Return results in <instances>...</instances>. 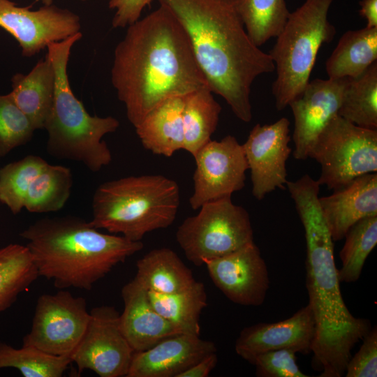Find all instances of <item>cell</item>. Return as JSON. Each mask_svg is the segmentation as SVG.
I'll list each match as a JSON object with an SVG mask.
<instances>
[{
  "label": "cell",
  "mask_w": 377,
  "mask_h": 377,
  "mask_svg": "<svg viewBox=\"0 0 377 377\" xmlns=\"http://www.w3.org/2000/svg\"><path fill=\"white\" fill-rule=\"evenodd\" d=\"M338 115L362 128L377 130V61L348 78Z\"/></svg>",
  "instance_id": "obj_27"
},
{
  "label": "cell",
  "mask_w": 377,
  "mask_h": 377,
  "mask_svg": "<svg viewBox=\"0 0 377 377\" xmlns=\"http://www.w3.org/2000/svg\"><path fill=\"white\" fill-rule=\"evenodd\" d=\"M199 212L178 227L177 242L186 258L196 266L222 257L253 242L248 212L234 204L231 197L204 203Z\"/></svg>",
  "instance_id": "obj_8"
},
{
  "label": "cell",
  "mask_w": 377,
  "mask_h": 377,
  "mask_svg": "<svg viewBox=\"0 0 377 377\" xmlns=\"http://www.w3.org/2000/svg\"><path fill=\"white\" fill-rule=\"evenodd\" d=\"M78 1H86V0H78Z\"/></svg>",
  "instance_id": "obj_41"
},
{
  "label": "cell",
  "mask_w": 377,
  "mask_h": 377,
  "mask_svg": "<svg viewBox=\"0 0 377 377\" xmlns=\"http://www.w3.org/2000/svg\"><path fill=\"white\" fill-rule=\"evenodd\" d=\"M11 84L12 90L8 94L10 98L35 130L44 129L52 109L55 88L54 69L47 54L27 74L13 75Z\"/></svg>",
  "instance_id": "obj_21"
},
{
  "label": "cell",
  "mask_w": 377,
  "mask_h": 377,
  "mask_svg": "<svg viewBox=\"0 0 377 377\" xmlns=\"http://www.w3.org/2000/svg\"><path fill=\"white\" fill-rule=\"evenodd\" d=\"M289 120L282 117L271 124H256L242 144L251 172L252 195L258 200L276 188L286 189V161L292 151L288 144Z\"/></svg>",
  "instance_id": "obj_14"
},
{
  "label": "cell",
  "mask_w": 377,
  "mask_h": 377,
  "mask_svg": "<svg viewBox=\"0 0 377 377\" xmlns=\"http://www.w3.org/2000/svg\"><path fill=\"white\" fill-rule=\"evenodd\" d=\"M216 352L214 342L179 334L135 352L126 377H178L204 357Z\"/></svg>",
  "instance_id": "obj_18"
},
{
  "label": "cell",
  "mask_w": 377,
  "mask_h": 377,
  "mask_svg": "<svg viewBox=\"0 0 377 377\" xmlns=\"http://www.w3.org/2000/svg\"><path fill=\"white\" fill-rule=\"evenodd\" d=\"M235 3L250 39L258 47L276 38L290 15L286 0H235Z\"/></svg>",
  "instance_id": "obj_30"
},
{
  "label": "cell",
  "mask_w": 377,
  "mask_h": 377,
  "mask_svg": "<svg viewBox=\"0 0 377 377\" xmlns=\"http://www.w3.org/2000/svg\"><path fill=\"white\" fill-rule=\"evenodd\" d=\"M72 185L68 168L47 163L31 182L24 208L31 213L57 212L70 197Z\"/></svg>",
  "instance_id": "obj_29"
},
{
  "label": "cell",
  "mask_w": 377,
  "mask_h": 377,
  "mask_svg": "<svg viewBox=\"0 0 377 377\" xmlns=\"http://www.w3.org/2000/svg\"><path fill=\"white\" fill-rule=\"evenodd\" d=\"M153 308L184 334L200 336V316L207 305L203 283L195 281L187 289L174 293L147 290Z\"/></svg>",
  "instance_id": "obj_26"
},
{
  "label": "cell",
  "mask_w": 377,
  "mask_h": 377,
  "mask_svg": "<svg viewBox=\"0 0 377 377\" xmlns=\"http://www.w3.org/2000/svg\"><path fill=\"white\" fill-rule=\"evenodd\" d=\"M359 350L350 357L346 365V377L377 376V329L371 328L362 339Z\"/></svg>",
  "instance_id": "obj_36"
},
{
  "label": "cell",
  "mask_w": 377,
  "mask_h": 377,
  "mask_svg": "<svg viewBox=\"0 0 377 377\" xmlns=\"http://www.w3.org/2000/svg\"><path fill=\"white\" fill-rule=\"evenodd\" d=\"M43 5H51L53 3V0H41Z\"/></svg>",
  "instance_id": "obj_40"
},
{
  "label": "cell",
  "mask_w": 377,
  "mask_h": 377,
  "mask_svg": "<svg viewBox=\"0 0 377 377\" xmlns=\"http://www.w3.org/2000/svg\"><path fill=\"white\" fill-rule=\"evenodd\" d=\"M309 158L321 166L320 186L339 189L357 177L377 172V130L357 126L337 115L320 133Z\"/></svg>",
  "instance_id": "obj_9"
},
{
  "label": "cell",
  "mask_w": 377,
  "mask_h": 377,
  "mask_svg": "<svg viewBox=\"0 0 377 377\" xmlns=\"http://www.w3.org/2000/svg\"><path fill=\"white\" fill-rule=\"evenodd\" d=\"M39 276L27 246L11 244L0 249V312Z\"/></svg>",
  "instance_id": "obj_28"
},
{
  "label": "cell",
  "mask_w": 377,
  "mask_h": 377,
  "mask_svg": "<svg viewBox=\"0 0 377 377\" xmlns=\"http://www.w3.org/2000/svg\"><path fill=\"white\" fill-rule=\"evenodd\" d=\"M304 230L306 287L315 320L311 352L320 377H341L355 344L371 328L355 317L343 299L334 258V241L319 200L306 198L295 207Z\"/></svg>",
  "instance_id": "obj_3"
},
{
  "label": "cell",
  "mask_w": 377,
  "mask_h": 377,
  "mask_svg": "<svg viewBox=\"0 0 377 377\" xmlns=\"http://www.w3.org/2000/svg\"><path fill=\"white\" fill-rule=\"evenodd\" d=\"M184 96L166 99L149 111L135 127L142 145L153 154L166 157L184 149Z\"/></svg>",
  "instance_id": "obj_22"
},
{
  "label": "cell",
  "mask_w": 377,
  "mask_h": 377,
  "mask_svg": "<svg viewBox=\"0 0 377 377\" xmlns=\"http://www.w3.org/2000/svg\"><path fill=\"white\" fill-rule=\"evenodd\" d=\"M34 131L10 95L0 94V156L30 141Z\"/></svg>",
  "instance_id": "obj_34"
},
{
  "label": "cell",
  "mask_w": 377,
  "mask_h": 377,
  "mask_svg": "<svg viewBox=\"0 0 377 377\" xmlns=\"http://www.w3.org/2000/svg\"><path fill=\"white\" fill-rule=\"evenodd\" d=\"M217 362L216 352L211 353L182 372L178 377H207Z\"/></svg>",
  "instance_id": "obj_38"
},
{
  "label": "cell",
  "mask_w": 377,
  "mask_h": 377,
  "mask_svg": "<svg viewBox=\"0 0 377 377\" xmlns=\"http://www.w3.org/2000/svg\"><path fill=\"white\" fill-rule=\"evenodd\" d=\"M315 334L314 317L308 304L285 320L244 327L236 339L235 350L250 364L258 355L279 349L308 354L311 352Z\"/></svg>",
  "instance_id": "obj_17"
},
{
  "label": "cell",
  "mask_w": 377,
  "mask_h": 377,
  "mask_svg": "<svg viewBox=\"0 0 377 377\" xmlns=\"http://www.w3.org/2000/svg\"><path fill=\"white\" fill-rule=\"evenodd\" d=\"M179 202V187L172 179L161 175L125 177L98 186L89 222L97 229L140 242L147 233L171 226Z\"/></svg>",
  "instance_id": "obj_6"
},
{
  "label": "cell",
  "mask_w": 377,
  "mask_h": 377,
  "mask_svg": "<svg viewBox=\"0 0 377 377\" xmlns=\"http://www.w3.org/2000/svg\"><path fill=\"white\" fill-rule=\"evenodd\" d=\"M377 61V28L348 30L325 62L328 78L356 77Z\"/></svg>",
  "instance_id": "obj_24"
},
{
  "label": "cell",
  "mask_w": 377,
  "mask_h": 377,
  "mask_svg": "<svg viewBox=\"0 0 377 377\" xmlns=\"http://www.w3.org/2000/svg\"><path fill=\"white\" fill-rule=\"evenodd\" d=\"M134 277L147 290L174 293L184 290L196 280L179 256L166 247L154 249L136 263Z\"/></svg>",
  "instance_id": "obj_23"
},
{
  "label": "cell",
  "mask_w": 377,
  "mask_h": 377,
  "mask_svg": "<svg viewBox=\"0 0 377 377\" xmlns=\"http://www.w3.org/2000/svg\"><path fill=\"white\" fill-rule=\"evenodd\" d=\"M72 216L37 220L20 235L27 241L39 276L59 289L90 290L118 264L144 247L142 241L101 232Z\"/></svg>",
  "instance_id": "obj_4"
},
{
  "label": "cell",
  "mask_w": 377,
  "mask_h": 377,
  "mask_svg": "<svg viewBox=\"0 0 377 377\" xmlns=\"http://www.w3.org/2000/svg\"><path fill=\"white\" fill-rule=\"evenodd\" d=\"M359 4V14L366 20V27L377 28V0H362Z\"/></svg>",
  "instance_id": "obj_39"
},
{
  "label": "cell",
  "mask_w": 377,
  "mask_h": 377,
  "mask_svg": "<svg viewBox=\"0 0 377 377\" xmlns=\"http://www.w3.org/2000/svg\"><path fill=\"white\" fill-rule=\"evenodd\" d=\"M47 163L40 156L28 155L0 169V202L13 214L24 208L28 189Z\"/></svg>",
  "instance_id": "obj_33"
},
{
  "label": "cell",
  "mask_w": 377,
  "mask_h": 377,
  "mask_svg": "<svg viewBox=\"0 0 377 377\" xmlns=\"http://www.w3.org/2000/svg\"><path fill=\"white\" fill-rule=\"evenodd\" d=\"M295 354L290 349L271 350L258 355L251 364L258 377H308L300 369Z\"/></svg>",
  "instance_id": "obj_35"
},
{
  "label": "cell",
  "mask_w": 377,
  "mask_h": 377,
  "mask_svg": "<svg viewBox=\"0 0 377 377\" xmlns=\"http://www.w3.org/2000/svg\"><path fill=\"white\" fill-rule=\"evenodd\" d=\"M348 78L309 81L288 106L294 117L293 156L306 160L325 126L338 115Z\"/></svg>",
  "instance_id": "obj_16"
},
{
  "label": "cell",
  "mask_w": 377,
  "mask_h": 377,
  "mask_svg": "<svg viewBox=\"0 0 377 377\" xmlns=\"http://www.w3.org/2000/svg\"><path fill=\"white\" fill-rule=\"evenodd\" d=\"M111 82L134 127L166 99L209 87L186 33L160 5L127 27L114 49Z\"/></svg>",
  "instance_id": "obj_1"
},
{
  "label": "cell",
  "mask_w": 377,
  "mask_h": 377,
  "mask_svg": "<svg viewBox=\"0 0 377 377\" xmlns=\"http://www.w3.org/2000/svg\"><path fill=\"white\" fill-rule=\"evenodd\" d=\"M221 112L209 87L192 91L184 96V149L194 156L211 140Z\"/></svg>",
  "instance_id": "obj_25"
},
{
  "label": "cell",
  "mask_w": 377,
  "mask_h": 377,
  "mask_svg": "<svg viewBox=\"0 0 377 377\" xmlns=\"http://www.w3.org/2000/svg\"><path fill=\"white\" fill-rule=\"evenodd\" d=\"M86 330L71 359L78 373L89 369L101 377L127 376L135 351L121 332L120 313L112 306L94 307Z\"/></svg>",
  "instance_id": "obj_11"
},
{
  "label": "cell",
  "mask_w": 377,
  "mask_h": 377,
  "mask_svg": "<svg viewBox=\"0 0 377 377\" xmlns=\"http://www.w3.org/2000/svg\"><path fill=\"white\" fill-rule=\"evenodd\" d=\"M82 37L80 31L47 47V55L54 69L55 88L44 129L47 132V151L51 156L80 162L97 172L112 159L110 149L102 139L115 132L119 121L112 116L91 115L72 91L68 64L72 47Z\"/></svg>",
  "instance_id": "obj_5"
},
{
  "label": "cell",
  "mask_w": 377,
  "mask_h": 377,
  "mask_svg": "<svg viewBox=\"0 0 377 377\" xmlns=\"http://www.w3.org/2000/svg\"><path fill=\"white\" fill-rule=\"evenodd\" d=\"M345 242L339 252L342 263L338 269L340 282L357 281L365 261L377 244V216L364 218L346 232Z\"/></svg>",
  "instance_id": "obj_31"
},
{
  "label": "cell",
  "mask_w": 377,
  "mask_h": 377,
  "mask_svg": "<svg viewBox=\"0 0 377 377\" xmlns=\"http://www.w3.org/2000/svg\"><path fill=\"white\" fill-rule=\"evenodd\" d=\"M0 27L15 38L24 57H31L80 32L81 23L76 13L53 3L31 10L0 0Z\"/></svg>",
  "instance_id": "obj_13"
},
{
  "label": "cell",
  "mask_w": 377,
  "mask_h": 377,
  "mask_svg": "<svg viewBox=\"0 0 377 377\" xmlns=\"http://www.w3.org/2000/svg\"><path fill=\"white\" fill-rule=\"evenodd\" d=\"M319 201L333 241L341 240L357 222L377 216V173L357 177Z\"/></svg>",
  "instance_id": "obj_20"
},
{
  "label": "cell",
  "mask_w": 377,
  "mask_h": 377,
  "mask_svg": "<svg viewBox=\"0 0 377 377\" xmlns=\"http://www.w3.org/2000/svg\"><path fill=\"white\" fill-rule=\"evenodd\" d=\"M89 316L85 299L75 297L68 290L41 295L22 346L51 355L71 357L86 330Z\"/></svg>",
  "instance_id": "obj_10"
},
{
  "label": "cell",
  "mask_w": 377,
  "mask_h": 377,
  "mask_svg": "<svg viewBox=\"0 0 377 377\" xmlns=\"http://www.w3.org/2000/svg\"><path fill=\"white\" fill-rule=\"evenodd\" d=\"M193 158L196 166L189 198L193 209L209 201L231 197L244 188L249 166L242 145L235 136L211 140Z\"/></svg>",
  "instance_id": "obj_12"
},
{
  "label": "cell",
  "mask_w": 377,
  "mask_h": 377,
  "mask_svg": "<svg viewBox=\"0 0 377 377\" xmlns=\"http://www.w3.org/2000/svg\"><path fill=\"white\" fill-rule=\"evenodd\" d=\"M152 0H109L108 6L114 10L112 20L114 28H124L140 17L142 12Z\"/></svg>",
  "instance_id": "obj_37"
},
{
  "label": "cell",
  "mask_w": 377,
  "mask_h": 377,
  "mask_svg": "<svg viewBox=\"0 0 377 377\" xmlns=\"http://www.w3.org/2000/svg\"><path fill=\"white\" fill-rule=\"evenodd\" d=\"M71 363L69 357L51 355L24 346L15 348L0 342V369H16L24 377H61Z\"/></svg>",
  "instance_id": "obj_32"
},
{
  "label": "cell",
  "mask_w": 377,
  "mask_h": 377,
  "mask_svg": "<svg viewBox=\"0 0 377 377\" xmlns=\"http://www.w3.org/2000/svg\"><path fill=\"white\" fill-rule=\"evenodd\" d=\"M179 22L211 91L244 122L252 119L251 86L275 70L268 53L250 39L235 0H158Z\"/></svg>",
  "instance_id": "obj_2"
},
{
  "label": "cell",
  "mask_w": 377,
  "mask_h": 377,
  "mask_svg": "<svg viewBox=\"0 0 377 377\" xmlns=\"http://www.w3.org/2000/svg\"><path fill=\"white\" fill-rule=\"evenodd\" d=\"M203 265L215 286L232 302L253 306L263 304L269 288V272L254 242L205 260Z\"/></svg>",
  "instance_id": "obj_15"
},
{
  "label": "cell",
  "mask_w": 377,
  "mask_h": 377,
  "mask_svg": "<svg viewBox=\"0 0 377 377\" xmlns=\"http://www.w3.org/2000/svg\"><path fill=\"white\" fill-rule=\"evenodd\" d=\"M333 0H305L290 13L269 52L276 71L272 87L278 111L299 96L309 81L318 51L330 43L336 29L327 18Z\"/></svg>",
  "instance_id": "obj_7"
},
{
  "label": "cell",
  "mask_w": 377,
  "mask_h": 377,
  "mask_svg": "<svg viewBox=\"0 0 377 377\" xmlns=\"http://www.w3.org/2000/svg\"><path fill=\"white\" fill-rule=\"evenodd\" d=\"M124 311L119 316L122 333L135 352L147 350L182 331L161 316L151 306L147 290L135 278L121 291Z\"/></svg>",
  "instance_id": "obj_19"
}]
</instances>
